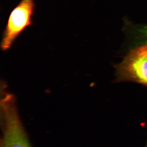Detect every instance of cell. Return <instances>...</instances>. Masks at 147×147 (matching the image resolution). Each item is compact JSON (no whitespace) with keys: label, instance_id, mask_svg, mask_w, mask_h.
Instances as JSON below:
<instances>
[{"label":"cell","instance_id":"1","mask_svg":"<svg viewBox=\"0 0 147 147\" xmlns=\"http://www.w3.org/2000/svg\"><path fill=\"white\" fill-rule=\"evenodd\" d=\"M35 0H21L9 14L2 35L1 48L9 49L21 34L33 24Z\"/></svg>","mask_w":147,"mask_h":147},{"label":"cell","instance_id":"2","mask_svg":"<svg viewBox=\"0 0 147 147\" xmlns=\"http://www.w3.org/2000/svg\"><path fill=\"white\" fill-rule=\"evenodd\" d=\"M116 70L119 81L137 82L147 86V44L130 50Z\"/></svg>","mask_w":147,"mask_h":147},{"label":"cell","instance_id":"3","mask_svg":"<svg viewBox=\"0 0 147 147\" xmlns=\"http://www.w3.org/2000/svg\"><path fill=\"white\" fill-rule=\"evenodd\" d=\"M1 147H31L28 139L17 117H6Z\"/></svg>","mask_w":147,"mask_h":147},{"label":"cell","instance_id":"4","mask_svg":"<svg viewBox=\"0 0 147 147\" xmlns=\"http://www.w3.org/2000/svg\"><path fill=\"white\" fill-rule=\"evenodd\" d=\"M139 33L147 42V26L141 27L138 30Z\"/></svg>","mask_w":147,"mask_h":147}]
</instances>
